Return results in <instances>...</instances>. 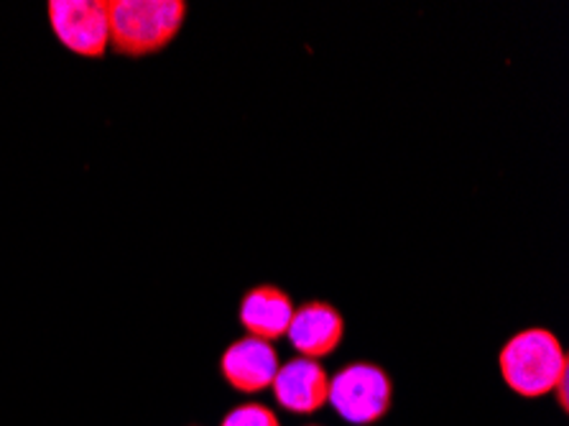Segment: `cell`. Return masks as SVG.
Listing matches in <instances>:
<instances>
[{
	"instance_id": "1",
	"label": "cell",
	"mask_w": 569,
	"mask_h": 426,
	"mask_svg": "<svg viewBox=\"0 0 569 426\" xmlns=\"http://www.w3.org/2000/svg\"><path fill=\"white\" fill-rule=\"evenodd\" d=\"M110 47L120 57L159 55L187 19L184 0H106Z\"/></svg>"
},
{
	"instance_id": "2",
	"label": "cell",
	"mask_w": 569,
	"mask_h": 426,
	"mask_svg": "<svg viewBox=\"0 0 569 426\" xmlns=\"http://www.w3.org/2000/svg\"><path fill=\"white\" fill-rule=\"evenodd\" d=\"M498 368L516 396L545 398L569 370V358L551 329L529 327L508 337L498 353Z\"/></svg>"
},
{
	"instance_id": "3",
	"label": "cell",
	"mask_w": 569,
	"mask_h": 426,
	"mask_svg": "<svg viewBox=\"0 0 569 426\" xmlns=\"http://www.w3.org/2000/svg\"><path fill=\"white\" fill-rule=\"evenodd\" d=\"M330 404L352 426L378 424L393 408V380L378 363L356 360L330 378Z\"/></svg>"
},
{
	"instance_id": "4",
	"label": "cell",
	"mask_w": 569,
	"mask_h": 426,
	"mask_svg": "<svg viewBox=\"0 0 569 426\" xmlns=\"http://www.w3.org/2000/svg\"><path fill=\"white\" fill-rule=\"evenodd\" d=\"M49 23L57 41L77 57L100 59L110 47L106 0H51Z\"/></svg>"
},
{
	"instance_id": "5",
	"label": "cell",
	"mask_w": 569,
	"mask_h": 426,
	"mask_svg": "<svg viewBox=\"0 0 569 426\" xmlns=\"http://www.w3.org/2000/svg\"><path fill=\"white\" fill-rule=\"evenodd\" d=\"M271 390L283 412L297 416L317 414L319 408L330 404V373L319 365V360L291 358L279 365Z\"/></svg>"
},
{
	"instance_id": "6",
	"label": "cell",
	"mask_w": 569,
	"mask_h": 426,
	"mask_svg": "<svg viewBox=\"0 0 569 426\" xmlns=\"http://www.w3.org/2000/svg\"><path fill=\"white\" fill-rule=\"evenodd\" d=\"M279 365V353L271 343L246 335L220 355V376L238 394H261L271 388Z\"/></svg>"
},
{
	"instance_id": "7",
	"label": "cell",
	"mask_w": 569,
	"mask_h": 426,
	"mask_svg": "<svg viewBox=\"0 0 569 426\" xmlns=\"http://www.w3.org/2000/svg\"><path fill=\"white\" fill-rule=\"evenodd\" d=\"M287 337L299 358L322 360L342 345L345 319L340 309L330 301H305L295 309Z\"/></svg>"
},
{
	"instance_id": "8",
	"label": "cell",
	"mask_w": 569,
	"mask_h": 426,
	"mask_svg": "<svg viewBox=\"0 0 569 426\" xmlns=\"http://www.w3.org/2000/svg\"><path fill=\"white\" fill-rule=\"evenodd\" d=\"M295 309V301L287 291L273 284H261L243 294L238 307V321L251 337L273 343L279 337H287Z\"/></svg>"
},
{
	"instance_id": "9",
	"label": "cell",
	"mask_w": 569,
	"mask_h": 426,
	"mask_svg": "<svg viewBox=\"0 0 569 426\" xmlns=\"http://www.w3.org/2000/svg\"><path fill=\"white\" fill-rule=\"evenodd\" d=\"M220 426H281V422L273 408H269L266 404L248 402L230 408V412L222 416Z\"/></svg>"
},
{
	"instance_id": "10",
	"label": "cell",
	"mask_w": 569,
	"mask_h": 426,
	"mask_svg": "<svg viewBox=\"0 0 569 426\" xmlns=\"http://www.w3.org/2000/svg\"><path fill=\"white\" fill-rule=\"evenodd\" d=\"M567 384H569V370L565 373L562 378H559V384L555 386L557 398H559V406H562V412H567Z\"/></svg>"
},
{
	"instance_id": "11",
	"label": "cell",
	"mask_w": 569,
	"mask_h": 426,
	"mask_svg": "<svg viewBox=\"0 0 569 426\" xmlns=\"http://www.w3.org/2000/svg\"><path fill=\"white\" fill-rule=\"evenodd\" d=\"M309 426H317V424H309Z\"/></svg>"
}]
</instances>
